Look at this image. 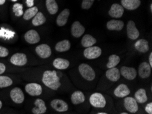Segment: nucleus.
Masks as SVG:
<instances>
[{
	"mask_svg": "<svg viewBox=\"0 0 152 114\" xmlns=\"http://www.w3.org/2000/svg\"><path fill=\"white\" fill-rule=\"evenodd\" d=\"M120 62V57L117 55H111L109 57V62L107 63V66L108 68H112L116 67L117 65Z\"/></svg>",
	"mask_w": 152,
	"mask_h": 114,
	"instance_id": "33",
	"label": "nucleus"
},
{
	"mask_svg": "<svg viewBox=\"0 0 152 114\" xmlns=\"http://www.w3.org/2000/svg\"><path fill=\"white\" fill-rule=\"evenodd\" d=\"M9 54V51L4 46H0V57H7Z\"/></svg>",
	"mask_w": 152,
	"mask_h": 114,
	"instance_id": "37",
	"label": "nucleus"
},
{
	"mask_svg": "<svg viewBox=\"0 0 152 114\" xmlns=\"http://www.w3.org/2000/svg\"><path fill=\"white\" fill-rule=\"evenodd\" d=\"M145 111L148 114H152V103H149L145 107Z\"/></svg>",
	"mask_w": 152,
	"mask_h": 114,
	"instance_id": "38",
	"label": "nucleus"
},
{
	"mask_svg": "<svg viewBox=\"0 0 152 114\" xmlns=\"http://www.w3.org/2000/svg\"><path fill=\"white\" fill-rule=\"evenodd\" d=\"M13 81L12 79L8 76L0 75V88H8L12 85Z\"/></svg>",
	"mask_w": 152,
	"mask_h": 114,
	"instance_id": "34",
	"label": "nucleus"
},
{
	"mask_svg": "<svg viewBox=\"0 0 152 114\" xmlns=\"http://www.w3.org/2000/svg\"><path fill=\"white\" fill-rule=\"evenodd\" d=\"M51 107L58 112H64L68 111V104L66 101L61 99H54L50 103Z\"/></svg>",
	"mask_w": 152,
	"mask_h": 114,
	"instance_id": "10",
	"label": "nucleus"
},
{
	"mask_svg": "<svg viewBox=\"0 0 152 114\" xmlns=\"http://www.w3.org/2000/svg\"><path fill=\"white\" fill-rule=\"evenodd\" d=\"M124 22L120 20H110L107 24V29L111 31H120L124 28Z\"/></svg>",
	"mask_w": 152,
	"mask_h": 114,
	"instance_id": "21",
	"label": "nucleus"
},
{
	"mask_svg": "<svg viewBox=\"0 0 152 114\" xmlns=\"http://www.w3.org/2000/svg\"><path fill=\"white\" fill-rule=\"evenodd\" d=\"M85 31V27L80 24L79 21H75L71 27V34L75 38H79Z\"/></svg>",
	"mask_w": 152,
	"mask_h": 114,
	"instance_id": "17",
	"label": "nucleus"
},
{
	"mask_svg": "<svg viewBox=\"0 0 152 114\" xmlns=\"http://www.w3.org/2000/svg\"><path fill=\"white\" fill-rule=\"evenodd\" d=\"M124 107L129 112L135 113L139 110V105L135 99L132 97L126 96L124 99Z\"/></svg>",
	"mask_w": 152,
	"mask_h": 114,
	"instance_id": "7",
	"label": "nucleus"
},
{
	"mask_svg": "<svg viewBox=\"0 0 152 114\" xmlns=\"http://www.w3.org/2000/svg\"><path fill=\"white\" fill-rule=\"evenodd\" d=\"M26 4L29 8H31L34 5V0H26Z\"/></svg>",
	"mask_w": 152,
	"mask_h": 114,
	"instance_id": "40",
	"label": "nucleus"
},
{
	"mask_svg": "<svg viewBox=\"0 0 152 114\" xmlns=\"http://www.w3.org/2000/svg\"><path fill=\"white\" fill-rule=\"evenodd\" d=\"M120 74L126 79L133 80L137 76V72L136 71V69L132 68V67L122 66L121 68Z\"/></svg>",
	"mask_w": 152,
	"mask_h": 114,
	"instance_id": "13",
	"label": "nucleus"
},
{
	"mask_svg": "<svg viewBox=\"0 0 152 114\" xmlns=\"http://www.w3.org/2000/svg\"><path fill=\"white\" fill-rule=\"evenodd\" d=\"M149 66L152 67V53H150L149 56Z\"/></svg>",
	"mask_w": 152,
	"mask_h": 114,
	"instance_id": "41",
	"label": "nucleus"
},
{
	"mask_svg": "<svg viewBox=\"0 0 152 114\" xmlns=\"http://www.w3.org/2000/svg\"><path fill=\"white\" fill-rule=\"evenodd\" d=\"M25 91L31 96H40L42 93V88L36 83H30L25 85Z\"/></svg>",
	"mask_w": 152,
	"mask_h": 114,
	"instance_id": "5",
	"label": "nucleus"
},
{
	"mask_svg": "<svg viewBox=\"0 0 152 114\" xmlns=\"http://www.w3.org/2000/svg\"><path fill=\"white\" fill-rule=\"evenodd\" d=\"M84 56L89 60H94L99 57L102 54V49L97 46H90L85 49Z\"/></svg>",
	"mask_w": 152,
	"mask_h": 114,
	"instance_id": "4",
	"label": "nucleus"
},
{
	"mask_svg": "<svg viewBox=\"0 0 152 114\" xmlns=\"http://www.w3.org/2000/svg\"><path fill=\"white\" fill-rule=\"evenodd\" d=\"M135 100L137 101V103H139L140 104L145 103L147 101V96L146 90L143 89V88H140V89L138 90L137 92H135L134 94Z\"/></svg>",
	"mask_w": 152,
	"mask_h": 114,
	"instance_id": "26",
	"label": "nucleus"
},
{
	"mask_svg": "<svg viewBox=\"0 0 152 114\" xmlns=\"http://www.w3.org/2000/svg\"><path fill=\"white\" fill-rule=\"evenodd\" d=\"M38 13V8L36 6H33L29 8L23 13V18L26 21L30 20L31 18H34L37 13Z\"/></svg>",
	"mask_w": 152,
	"mask_h": 114,
	"instance_id": "32",
	"label": "nucleus"
},
{
	"mask_svg": "<svg viewBox=\"0 0 152 114\" xmlns=\"http://www.w3.org/2000/svg\"><path fill=\"white\" fill-rule=\"evenodd\" d=\"M97 114H108L107 113H104V112H100V113H98Z\"/></svg>",
	"mask_w": 152,
	"mask_h": 114,
	"instance_id": "44",
	"label": "nucleus"
},
{
	"mask_svg": "<svg viewBox=\"0 0 152 114\" xmlns=\"http://www.w3.org/2000/svg\"><path fill=\"white\" fill-rule=\"evenodd\" d=\"M46 6L50 15H55L59 10V7L55 0H46Z\"/></svg>",
	"mask_w": 152,
	"mask_h": 114,
	"instance_id": "29",
	"label": "nucleus"
},
{
	"mask_svg": "<svg viewBox=\"0 0 152 114\" xmlns=\"http://www.w3.org/2000/svg\"><path fill=\"white\" fill-rule=\"evenodd\" d=\"M10 62L17 66H23L27 63V58L25 53H17L10 58Z\"/></svg>",
	"mask_w": 152,
	"mask_h": 114,
	"instance_id": "9",
	"label": "nucleus"
},
{
	"mask_svg": "<svg viewBox=\"0 0 152 114\" xmlns=\"http://www.w3.org/2000/svg\"><path fill=\"white\" fill-rule=\"evenodd\" d=\"M79 71L83 77L87 81H93L96 78L94 70L87 64H81L79 66Z\"/></svg>",
	"mask_w": 152,
	"mask_h": 114,
	"instance_id": "2",
	"label": "nucleus"
},
{
	"mask_svg": "<svg viewBox=\"0 0 152 114\" xmlns=\"http://www.w3.org/2000/svg\"><path fill=\"white\" fill-rule=\"evenodd\" d=\"M140 5V0H121V6L129 10H134Z\"/></svg>",
	"mask_w": 152,
	"mask_h": 114,
	"instance_id": "20",
	"label": "nucleus"
},
{
	"mask_svg": "<svg viewBox=\"0 0 152 114\" xmlns=\"http://www.w3.org/2000/svg\"><path fill=\"white\" fill-rule=\"evenodd\" d=\"M150 9H151V11H152V4H151L150 6Z\"/></svg>",
	"mask_w": 152,
	"mask_h": 114,
	"instance_id": "45",
	"label": "nucleus"
},
{
	"mask_svg": "<svg viewBox=\"0 0 152 114\" xmlns=\"http://www.w3.org/2000/svg\"><path fill=\"white\" fill-rule=\"evenodd\" d=\"M24 37L27 43L31 44V45L38 43L40 40V37L39 36V34L36 30L34 29H30L27 31L25 33Z\"/></svg>",
	"mask_w": 152,
	"mask_h": 114,
	"instance_id": "12",
	"label": "nucleus"
},
{
	"mask_svg": "<svg viewBox=\"0 0 152 114\" xmlns=\"http://www.w3.org/2000/svg\"><path fill=\"white\" fill-rule=\"evenodd\" d=\"M15 35V32L12 31V30L8 29L1 27L0 29V38L4 39V40H10L12 39Z\"/></svg>",
	"mask_w": 152,
	"mask_h": 114,
	"instance_id": "31",
	"label": "nucleus"
},
{
	"mask_svg": "<svg viewBox=\"0 0 152 114\" xmlns=\"http://www.w3.org/2000/svg\"><path fill=\"white\" fill-rule=\"evenodd\" d=\"M96 43V39L89 34H86L83 37L81 40V45L84 47H90Z\"/></svg>",
	"mask_w": 152,
	"mask_h": 114,
	"instance_id": "28",
	"label": "nucleus"
},
{
	"mask_svg": "<svg viewBox=\"0 0 152 114\" xmlns=\"http://www.w3.org/2000/svg\"><path fill=\"white\" fill-rule=\"evenodd\" d=\"M134 46L136 49L139 51V52L145 53L149 50V43L145 39H140L136 42Z\"/></svg>",
	"mask_w": 152,
	"mask_h": 114,
	"instance_id": "24",
	"label": "nucleus"
},
{
	"mask_svg": "<svg viewBox=\"0 0 152 114\" xmlns=\"http://www.w3.org/2000/svg\"><path fill=\"white\" fill-rule=\"evenodd\" d=\"M94 1L95 0H83L81 5L82 8L85 9V10H88L93 5Z\"/></svg>",
	"mask_w": 152,
	"mask_h": 114,
	"instance_id": "36",
	"label": "nucleus"
},
{
	"mask_svg": "<svg viewBox=\"0 0 152 114\" xmlns=\"http://www.w3.org/2000/svg\"><path fill=\"white\" fill-rule=\"evenodd\" d=\"M89 103L96 108H103L106 106L107 101L102 94L96 92L91 95L89 98Z\"/></svg>",
	"mask_w": 152,
	"mask_h": 114,
	"instance_id": "3",
	"label": "nucleus"
},
{
	"mask_svg": "<svg viewBox=\"0 0 152 114\" xmlns=\"http://www.w3.org/2000/svg\"><path fill=\"white\" fill-rule=\"evenodd\" d=\"M151 67L149 66V63L146 62H142L139 65V74L140 78L146 79L151 75Z\"/></svg>",
	"mask_w": 152,
	"mask_h": 114,
	"instance_id": "15",
	"label": "nucleus"
},
{
	"mask_svg": "<svg viewBox=\"0 0 152 114\" xmlns=\"http://www.w3.org/2000/svg\"><path fill=\"white\" fill-rule=\"evenodd\" d=\"M34 104L35 107L32 109V113L34 114H44L46 113L47 108L45 102L42 99H36Z\"/></svg>",
	"mask_w": 152,
	"mask_h": 114,
	"instance_id": "16",
	"label": "nucleus"
},
{
	"mask_svg": "<svg viewBox=\"0 0 152 114\" xmlns=\"http://www.w3.org/2000/svg\"><path fill=\"white\" fill-rule=\"evenodd\" d=\"M42 83L50 89L57 90L61 86L59 77L55 71H46L43 73Z\"/></svg>",
	"mask_w": 152,
	"mask_h": 114,
	"instance_id": "1",
	"label": "nucleus"
},
{
	"mask_svg": "<svg viewBox=\"0 0 152 114\" xmlns=\"http://www.w3.org/2000/svg\"><path fill=\"white\" fill-rule=\"evenodd\" d=\"M69 15H70V10L68 8L64 9L59 14L57 18V24L58 25V26H64V25H65L67 23Z\"/></svg>",
	"mask_w": 152,
	"mask_h": 114,
	"instance_id": "22",
	"label": "nucleus"
},
{
	"mask_svg": "<svg viewBox=\"0 0 152 114\" xmlns=\"http://www.w3.org/2000/svg\"><path fill=\"white\" fill-rule=\"evenodd\" d=\"M12 10L17 17H20L23 15V6L21 4L16 3L13 5Z\"/></svg>",
	"mask_w": 152,
	"mask_h": 114,
	"instance_id": "35",
	"label": "nucleus"
},
{
	"mask_svg": "<svg viewBox=\"0 0 152 114\" xmlns=\"http://www.w3.org/2000/svg\"><path fill=\"white\" fill-rule=\"evenodd\" d=\"M70 99L74 104H79L84 103L85 97L81 91H75L71 96Z\"/></svg>",
	"mask_w": 152,
	"mask_h": 114,
	"instance_id": "25",
	"label": "nucleus"
},
{
	"mask_svg": "<svg viewBox=\"0 0 152 114\" xmlns=\"http://www.w3.org/2000/svg\"><path fill=\"white\" fill-rule=\"evenodd\" d=\"M12 1H15H15H17V0H12Z\"/></svg>",
	"mask_w": 152,
	"mask_h": 114,
	"instance_id": "47",
	"label": "nucleus"
},
{
	"mask_svg": "<svg viewBox=\"0 0 152 114\" xmlns=\"http://www.w3.org/2000/svg\"><path fill=\"white\" fill-rule=\"evenodd\" d=\"M53 64V66L55 68L59 70H65L68 68L70 66V62L68 60L64 59V58H57L54 60Z\"/></svg>",
	"mask_w": 152,
	"mask_h": 114,
	"instance_id": "23",
	"label": "nucleus"
},
{
	"mask_svg": "<svg viewBox=\"0 0 152 114\" xmlns=\"http://www.w3.org/2000/svg\"><path fill=\"white\" fill-rule=\"evenodd\" d=\"M1 107H2V102L0 101V109H1Z\"/></svg>",
	"mask_w": 152,
	"mask_h": 114,
	"instance_id": "43",
	"label": "nucleus"
},
{
	"mask_svg": "<svg viewBox=\"0 0 152 114\" xmlns=\"http://www.w3.org/2000/svg\"><path fill=\"white\" fill-rule=\"evenodd\" d=\"M5 2H6V0H0V6L3 5V4H4Z\"/></svg>",
	"mask_w": 152,
	"mask_h": 114,
	"instance_id": "42",
	"label": "nucleus"
},
{
	"mask_svg": "<svg viewBox=\"0 0 152 114\" xmlns=\"http://www.w3.org/2000/svg\"><path fill=\"white\" fill-rule=\"evenodd\" d=\"M127 35L131 40H137L139 37V32L133 21H129L127 24Z\"/></svg>",
	"mask_w": 152,
	"mask_h": 114,
	"instance_id": "11",
	"label": "nucleus"
},
{
	"mask_svg": "<svg viewBox=\"0 0 152 114\" xmlns=\"http://www.w3.org/2000/svg\"><path fill=\"white\" fill-rule=\"evenodd\" d=\"M46 22V18L41 12H38L32 19V24L34 26H40Z\"/></svg>",
	"mask_w": 152,
	"mask_h": 114,
	"instance_id": "30",
	"label": "nucleus"
},
{
	"mask_svg": "<svg viewBox=\"0 0 152 114\" xmlns=\"http://www.w3.org/2000/svg\"><path fill=\"white\" fill-rule=\"evenodd\" d=\"M36 52L37 55L41 58L46 59L51 55V49L47 44H42L36 46Z\"/></svg>",
	"mask_w": 152,
	"mask_h": 114,
	"instance_id": "8",
	"label": "nucleus"
},
{
	"mask_svg": "<svg viewBox=\"0 0 152 114\" xmlns=\"http://www.w3.org/2000/svg\"><path fill=\"white\" fill-rule=\"evenodd\" d=\"M71 44L68 40H61L56 44L55 46V50L57 52H65L70 49Z\"/></svg>",
	"mask_w": 152,
	"mask_h": 114,
	"instance_id": "27",
	"label": "nucleus"
},
{
	"mask_svg": "<svg viewBox=\"0 0 152 114\" xmlns=\"http://www.w3.org/2000/svg\"><path fill=\"white\" fill-rule=\"evenodd\" d=\"M121 114H128V113H125V112H124V113H121Z\"/></svg>",
	"mask_w": 152,
	"mask_h": 114,
	"instance_id": "46",
	"label": "nucleus"
},
{
	"mask_svg": "<svg viewBox=\"0 0 152 114\" xmlns=\"http://www.w3.org/2000/svg\"><path fill=\"white\" fill-rule=\"evenodd\" d=\"M6 68L5 64H4L3 63H0V75H1V74H3L5 72Z\"/></svg>",
	"mask_w": 152,
	"mask_h": 114,
	"instance_id": "39",
	"label": "nucleus"
},
{
	"mask_svg": "<svg viewBox=\"0 0 152 114\" xmlns=\"http://www.w3.org/2000/svg\"><path fill=\"white\" fill-rule=\"evenodd\" d=\"M106 76L107 79L113 82H117L120 79L121 74L120 71L116 67L112 68H109V70L106 72Z\"/></svg>",
	"mask_w": 152,
	"mask_h": 114,
	"instance_id": "19",
	"label": "nucleus"
},
{
	"mask_svg": "<svg viewBox=\"0 0 152 114\" xmlns=\"http://www.w3.org/2000/svg\"><path fill=\"white\" fill-rule=\"evenodd\" d=\"M130 94V90L125 84L119 85L114 90V94L118 98H125Z\"/></svg>",
	"mask_w": 152,
	"mask_h": 114,
	"instance_id": "18",
	"label": "nucleus"
},
{
	"mask_svg": "<svg viewBox=\"0 0 152 114\" xmlns=\"http://www.w3.org/2000/svg\"><path fill=\"white\" fill-rule=\"evenodd\" d=\"M124 13L123 6L118 4H113L110 8L109 14L113 18H121Z\"/></svg>",
	"mask_w": 152,
	"mask_h": 114,
	"instance_id": "14",
	"label": "nucleus"
},
{
	"mask_svg": "<svg viewBox=\"0 0 152 114\" xmlns=\"http://www.w3.org/2000/svg\"><path fill=\"white\" fill-rule=\"evenodd\" d=\"M11 99L14 103L17 104H21L25 100V95L23 90L19 88H15L11 90L10 93Z\"/></svg>",
	"mask_w": 152,
	"mask_h": 114,
	"instance_id": "6",
	"label": "nucleus"
}]
</instances>
